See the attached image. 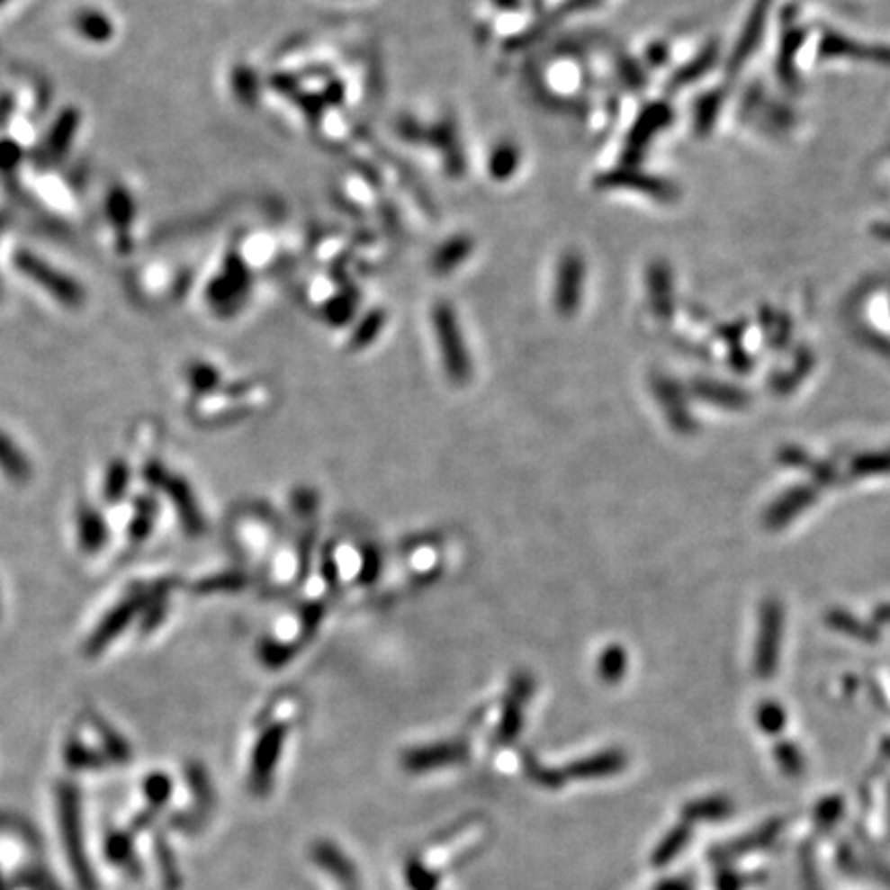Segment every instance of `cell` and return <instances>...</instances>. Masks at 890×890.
Returning <instances> with one entry per match:
<instances>
[{
	"mask_svg": "<svg viewBox=\"0 0 890 890\" xmlns=\"http://www.w3.org/2000/svg\"><path fill=\"white\" fill-rule=\"evenodd\" d=\"M153 594H155V583H151V586L132 588L130 592H128L122 600H120L116 607L102 618L97 629L91 633L87 645H85V652H87L89 656L102 653L113 639L122 635L134 618H140L142 610L147 608L148 602H151Z\"/></svg>",
	"mask_w": 890,
	"mask_h": 890,
	"instance_id": "cell-1",
	"label": "cell"
},
{
	"mask_svg": "<svg viewBox=\"0 0 890 890\" xmlns=\"http://www.w3.org/2000/svg\"><path fill=\"white\" fill-rule=\"evenodd\" d=\"M436 330H437V343L441 357H444V365L447 369V375L452 377L455 383H464L470 377V359L464 346V338H462L458 322H455L454 311L447 308V305H439L436 310Z\"/></svg>",
	"mask_w": 890,
	"mask_h": 890,
	"instance_id": "cell-2",
	"label": "cell"
},
{
	"mask_svg": "<svg viewBox=\"0 0 890 890\" xmlns=\"http://www.w3.org/2000/svg\"><path fill=\"white\" fill-rule=\"evenodd\" d=\"M159 490H163V493L167 495V499L172 501L177 519L182 522L184 532H186L188 536H202L206 530V522L201 505H198L194 490H192L188 481L180 474L167 472Z\"/></svg>",
	"mask_w": 890,
	"mask_h": 890,
	"instance_id": "cell-3",
	"label": "cell"
},
{
	"mask_svg": "<svg viewBox=\"0 0 890 890\" xmlns=\"http://www.w3.org/2000/svg\"><path fill=\"white\" fill-rule=\"evenodd\" d=\"M284 736H287V725L274 724L270 725L268 730H265V734L260 736L258 744H256L254 759H252V786L258 789V792L268 787L270 778H273V771L276 767V760H279V754L283 751Z\"/></svg>",
	"mask_w": 890,
	"mask_h": 890,
	"instance_id": "cell-4",
	"label": "cell"
},
{
	"mask_svg": "<svg viewBox=\"0 0 890 890\" xmlns=\"http://www.w3.org/2000/svg\"><path fill=\"white\" fill-rule=\"evenodd\" d=\"M466 744L462 742H445V744H431L421 746V749H412L404 752L402 765L410 773H423L429 769L447 767L462 763L466 759Z\"/></svg>",
	"mask_w": 890,
	"mask_h": 890,
	"instance_id": "cell-5",
	"label": "cell"
},
{
	"mask_svg": "<svg viewBox=\"0 0 890 890\" xmlns=\"http://www.w3.org/2000/svg\"><path fill=\"white\" fill-rule=\"evenodd\" d=\"M76 543L83 553L94 554L105 546L110 538V528L105 517L89 503H81L76 509Z\"/></svg>",
	"mask_w": 890,
	"mask_h": 890,
	"instance_id": "cell-6",
	"label": "cell"
},
{
	"mask_svg": "<svg viewBox=\"0 0 890 890\" xmlns=\"http://www.w3.org/2000/svg\"><path fill=\"white\" fill-rule=\"evenodd\" d=\"M625 754L618 751H607L596 754V757H588L578 763H571L565 769V778L573 779H600L608 778V775H615L625 767Z\"/></svg>",
	"mask_w": 890,
	"mask_h": 890,
	"instance_id": "cell-7",
	"label": "cell"
},
{
	"mask_svg": "<svg viewBox=\"0 0 890 890\" xmlns=\"http://www.w3.org/2000/svg\"><path fill=\"white\" fill-rule=\"evenodd\" d=\"M311 856H313V861H316V864L322 868V870L332 874L334 878H337L338 882H343V885L353 886L355 882H357V870H355L351 859L345 858V853L340 851L337 845L318 841L316 845H313Z\"/></svg>",
	"mask_w": 890,
	"mask_h": 890,
	"instance_id": "cell-8",
	"label": "cell"
},
{
	"mask_svg": "<svg viewBox=\"0 0 890 890\" xmlns=\"http://www.w3.org/2000/svg\"><path fill=\"white\" fill-rule=\"evenodd\" d=\"M0 472L13 484H27L31 481L33 468L25 452L6 433L0 431Z\"/></svg>",
	"mask_w": 890,
	"mask_h": 890,
	"instance_id": "cell-9",
	"label": "cell"
},
{
	"mask_svg": "<svg viewBox=\"0 0 890 890\" xmlns=\"http://www.w3.org/2000/svg\"><path fill=\"white\" fill-rule=\"evenodd\" d=\"M530 680L519 679L516 680L514 690H511V697L508 705H505L501 725H499V740L501 742H509L514 740L519 730H522V705L524 701H528L530 697Z\"/></svg>",
	"mask_w": 890,
	"mask_h": 890,
	"instance_id": "cell-10",
	"label": "cell"
},
{
	"mask_svg": "<svg viewBox=\"0 0 890 890\" xmlns=\"http://www.w3.org/2000/svg\"><path fill=\"white\" fill-rule=\"evenodd\" d=\"M155 519H157V501L153 497L148 495L137 499V503H134V514L130 517V522H128V538H130V543L134 544L145 543V540L151 536Z\"/></svg>",
	"mask_w": 890,
	"mask_h": 890,
	"instance_id": "cell-11",
	"label": "cell"
},
{
	"mask_svg": "<svg viewBox=\"0 0 890 890\" xmlns=\"http://www.w3.org/2000/svg\"><path fill=\"white\" fill-rule=\"evenodd\" d=\"M128 487H130V466L126 460H112V464L105 470L103 479V497L108 503L122 501Z\"/></svg>",
	"mask_w": 890,
	"mask_h": 890,
	"instance_id": "cell-12",
	"label": "cell"
},
{
	"mask_svg": "<svg viewBox=\"0 0 890 890\" xmlns=\"http://www.w3.org/2000/svg\"><path fill=\"white\" fill-rule=\"evenodd\" d=\"M688 837H690V824L688 823H682L680 827H676L668 832V835L664 837V841H661L656 847V851H653V856H652L653 866L670 864V861L679 856L682 850H685Z\"/></svg>",
	"mask_w": 890,
	"mask_h": 890,
	"instance_id": "cell-13",
	"label": "cell"
},
{
	"mask_svg": "<svg viewBox=\"0 0 890 890\" xmlns=\"http://www.w3.org/2000/svg\"><path fill=\"white\" fill-rule=\"evenodd\" d=\"M730 813V804L725 800H719V797H711V800H701L695 804H688L685 808V823H695V821H707V818H722Z\"/></svg>",
	"mask_w": 890,
	"mask_h": 890,
	"instance_id": "cell-14",
	"label": "cell"
},
{
	"mask_svg": "<svg viewBox=\"0 0 890 890\" xmlns=\"http://www.w3.org/2000/svg\"><path fill=\"white\" fill-rule=\"evenodd\" d=\"M404 878H407L412 890H436L439 885V876L418 859L409 861L407 868H404Z\"/></svg>",
	"mask_w": 890,
	"mask_h": 890,
	"instance_id": "cell-15",
	"label": "cell"
},
{
	"mask_svg": "<svg viewBox=\"0 0 890 890\" xmlns=\"http://www.w3.org/2000/svg\"><path fill=\"white\" fill-rule=\"evenodd\" d=\"M779 831H781V823H769L767 827H763L757 832H752V835H749L746 839H740V841L734 845H730L728 850H725V853L734 856V853H740V851H751V850H757V847H765L767 843H771L773 839L778 837Z\"/></svg>",
	"mask_w": 890,
	"mask_h": 890,
	"instance_id": "cell-16",
	"label": "cell"
},
{
	"mask_svg": "<svg viewBox=\"0 0 890 890\" xmlns=\"http://www.w3.org/2000/svg\"><path fill=\"white\" fill-rule=\"evenodd\" d=\"M524 765H526V771H528L530 778L538 783V786H544V787H551V789H557L561 787L562 783H565V773H561V771H553V769H546L538 763V760H534V757H530V754H526V759H524Z\"/></svg>",
	"mask_w": 890,
	"mask_h": 890,
	"instance_id": "cell-17",
	"label": "cell"
},
{
	"mask_svg": "<svg viewBox=\"0 0 890 890\" xmlns=\"http://www.w3.org/2000/svg\"><path fill=\"white\" fill-rule=\"evenodd\" d=\"M219 373L211 365H194L188 369V383L194 394H206L217 386Z\"/></svg>",
	"mask_w": 890,
	"mask_h": 890,
	"instance_id": "cell-18",
	"label": "cell"
},
{
	"mask_svg": "<svg viewBox=\"0 0 890 890\" xmlns=\"http://www.w3.org/2000/svg\"><path fill=\"white\" fill-rule=\"evenodd\" d=\"M244 583H246L244 575L223 573V575H215V578L202 580L196 586V589L202 594H212V592H219V589H238V588L244 586Z\"/></svg>",
	"mask_w": 890,
	"mask_h": 890,
	"instance_id": "cell-19",
	"label": "cell"
},
{
	"mask_svg": "<svg viewBox=\"0 0 890 890\" xmlns=\"http://www.w3.org/2000/svg\"><path fill=\"white\" fill-rule=\"evenodd\" d=\"M843 814V802L839 797H829L816 808V821L821 827H832Z\"/></svg>",
	"mask_w": 890,
	"mask_h": 890,
	"instance_id": "cell-20",
	"label": "cell"
},
{
	"mask_svg": "<svg viewBox=\"0 0 890 890\" xmlns=\"http://www.w3.org/2000/svg\"><path fill=\"white\" fill-rule=\"evenodd\" d=\"M260 658L266 666L279 668L284 661L289 660V650L284 647V643H276V641H266V643L260 645Z\"/></svg>",
	"mask_w": 890,
	"mask_h": 890,
	"instance_id": "cell-21",
	"label": "cell"
},
{
	"mask_svg": "<svg viewBox=\"0 0 890 890\" xmlns=\"http://www.w3.org/2000/svg\"><path fill=\"white\" fill-rule=\"evenodd\" d=\"M623 668H625V658L621 652L615 650V647L604 653L600 660V672L607 680H616L618 674L623 672Z\"/></svg>",
	"mask_w": 890,
	"mask_h": 890,
	"instance_id": "cell-22",
	"label": "cell"
},
{
	"mask_svg": "<svg viewBox=\"0 0 890 890\" xmlns=\"http://www.w3.org/2000/svg\"><path fill=\"white\" fill-rule=\"evenodd\" d=\"M742 885H744V880L738 878V876H734V874H730V872L722 874L717 880L719 890H740V886Z\"/></svg>",
	"mask_w": 890,
	"mask_h": 890,
	"instance_id": "cell-23",
	"label": "cell"
},
{
	"mask_svg": "<svg viewBox=\"0 0 890 890\" xmlns=\"http://www.w3.org/2000/svg\"><path fill=\"white\" fill-rule=\"evenodd\" d=\"M658 890H690V886L687 885L685 880H666V882H661Z\"/></svg>",
	"mask_w": 890,
	"mask_h": 890,
	"instance_id": "cell-24",
	"label": "cell"
}]
</instances>
